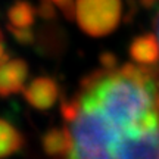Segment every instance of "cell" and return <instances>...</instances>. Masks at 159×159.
Returning a JSON list of instances; mask_svg holds the SVG:
<instances>
[{
  "label": "cell",
  "instance_id": "obj_16",
  "mask_svg": "<svg viewBox=\"0 0 159 159\" xmlns=\"http://www.w3.org/2000/svg\"><path fill=\"white\" fill-rule=\"evenodd\" d=\"M0 39H3V37H2V33H0Z\"/></svg>",
  "mask_w": 159,
  "mask_h": 159
},
{
  "label": "cell",
  "instance_id": "obj_2",
  "mask_svg": "<svg viewBox=\"0 0 159 159\" xmlns=\"http://www.w3.org/2000/svg\"><path fill=\"white\" fill-rule=\"evenodd\" d=\"M121 9V0H77L75 18L85 34L102 37L118 27Z\"/></svg>",
  "mask_w": 159,
  "mask_h": 159
},
{
  "label": "cell",
  "instance_id": "obj_13",
  "mask_svg": "<svg viewBox=\"0 0 159 159\" xmlns=\"http://www.w3.org/2000/svg\"><path fill=\"white\" fill-rule=\"evenodd\" d=\"M9 61V55L6 52V46L3 43V39H0V66Z\"/></svg>",
  "mask_w": 159,
  "mask_h": 159
},
{
  "label": "cell",
  "instance_id": "obj_4",
  "mask_svg": "<svg viewBox=\"0 0 159 159\" xmlns=\"http://www.w3.org/2000/svg\"><path fill=\"white\" fill-rule=\"evenodd\" d=\"M28 77V65L22 59H12L0 66V96H11L24 89Z\"/></svg>",
  "mask_w": 159,
  "mask_h": 159
},
{
  "label": "cell",
  "instance_id": "obj_14",
  "mask_svg": "<svg viewBox=\"0 0 159 159\" xmlns=\"http://www.w3.org/2000/svg\"><path fill=\"white\" fill-rule=\"evenodd\" d=\"M142 3L144 7H152L155 3V0H142Z\"/></svg>",
  "mask_w": 159,
  "mask_h": 159
},
{
  "label": "cell",
  "instance_id": "obj_10",
  "mask_svg": "<svg viewBox=\"0 0 159 159\" xmlns=\"http://www.w3.org/2000/svg\"><path fill=\"white\" fill-rule=\"evenodd\" d=\"M55 5L65 13V16L68 19H72L75 15V3L74 0H52Z\"/></svg>",
  "mask_w": 159,
  "mask_h": 159
},
{
  "label": "cell",
  "instance_id": "obj_9",
  "mask_svg": "<svg viewBox=\"0 0 159 159\" xmlns=\"http://www.w3.org/2000/svg\"><path fill=\"white\" fill-rule=\"evenodd\" d=\"M7 30H9V33H11L16 41H19L21 44H30V43H33L34 41V33H33V30L30 28V27H13V25H7Z\"/></svg>",
  "mask_w": 159,
  "mask_h": 159
},
{
  "label": "cell",
  "instance_id": "obj_6",
  "mask_svg": "<svg viewBox=\"0 0 159 159\" xmlns=\"http://www.w3.org/2000/svg\"><path fill=\"white\" fill-rule=\"evenodd\" d=\"M43 149L49 156H69L72 149V139L66 127L52 128L43 136Z\"/></svg>",
  "mask_w": 159,
  "mask_h": 159
},
{
  "label": "cell",
  "instance_id": "obj_11",
  "mask_svg": "<svg viewBox=\"0 0 159 159\" xmlns=\"http://www.w3.org/2000/svg\"><path fill=\"white\" fill-rule=\"evenodd\" d=\"M39 13L41 15V18H46V19L55 18V7H53V2H52V0H40Z\"/></svg>",
  "mask_w": 159,
  "mask_h": 159
},
{
  "label": "cell",
  "instance_id": "obj_3",
  "mask_svg": "<svg viewBox=\"0 0 159 159\" xmlns=\"http://www.w3.org/2000/svg\"><path fill=\"white\" fill-rule=\"evenodd\" d=\"M24 99L39 111L50 109L57 100L59 87L56 81L49 77H39L24 89Z\"/></svg>",
  "mask_w": 159,
  "mask_h": 159
},
{
  "label": "cell",
  "instance_id": "obj_7",
  "mask_svg": "<svg viewBox=\"0 0 159 159\" xmlns=\"http://www.w3.org/2000/svg\"><path fill=\"white\" fill-rule=\"evenodd\" d=\"M24 146V137L5 119H0V158L11 156Z\"/></svg>",
  "mask_w": 159,
  "mask_h": 159
},
{
  "label": "cell",
  "instance_id": "obj_8",
  "mask_svg": "<svg viewBox=\"0 0 159 159\" xmlns=\"http://www.w3.org/2000/svg\"><path fill=\"white\" fill-rule=\"evenodd\" d=\"M9 22L13 27H31L35 21V9L25 0H18L7 11Z\"/></svg>",
  "mask_w": 159,
  "mask_h": 159
},
{
  "label": "cell",
  "instance_id": "obj_1",
  "mask_svg": "<svg viewBox=\"0 0 159 159\" xmlns=\"http://www.w3.org/2000/svg\"><path fill=\"white\" fill-rule=\"evenodd\" d=\"M125 63L96 71L61 105L72 149L69 158H158L159 72Z\"/></svg>",
  "mask_w": 159,
  "mask_h": 159
},
{
  "label": "cell",
  "instance_id": "obj_12",
  "mask_svg": "<svg viewBox=\"0 0 159 159\" xmlns=\"http://www.w3.org/2000/svg\"><path fill=\"white\" fill-rule=\"evenodd\" d=\"M100 63L103 65V68L105 69H114L116 68V65H118V61H116V57L112 55V53H102L100 55Z\"/></svg>",
  "mask_w": 159,
  "mask_h": 159
},
{
  "label": "cell",
  "instance_id": "obj_5",
  "mask_svg": "<svg viewBox=\"0 0 159 159\" xmlns=\"http://www.w3.org/2000/svg\"><path fill=\"white\" fill-rule=\"evenodd\" d=\"M130 56L139 65L150 66L159 61V40L153 34H143L133 40Z\"/></svg>",
  "mask_w": 159,
  "mask_h": 159
},
{
  "label": "cell",
  "instance_id": "obj_15",
  "mask_svg": "<svg viewBox=\"0 0 159 159\" xmlns=\"http://www.w3.org/2000/svg\"><path fill=\"white\" fill-rule=\"evenodd\" d=\"M156 30H158V40H159V16L156 19Z\"/></svg>",
  "mask_w": 159,
  "mask_h": 159
}]
</instances>
